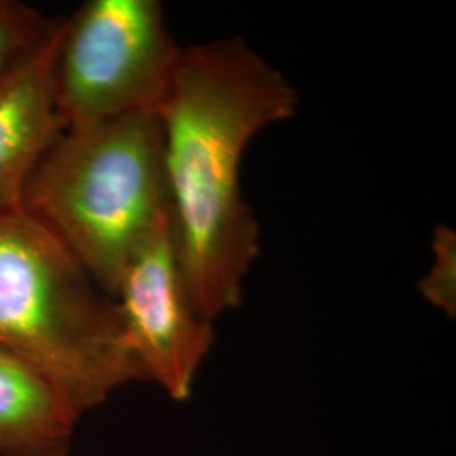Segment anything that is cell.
Here are the masks:
<instances>
[{
	"mask_svg": "<svg viewBox=\"0 0 456 456\" xmlns=\"http://www.w3.org/2000/svg\"><path fill=\"white\" fill-rule=\"evenodd\" d=\"M297 92L242 37L183 49L159 107L181 267L213 322L242 301L261 227L240 188L250 141L296 114Z\"/></svg>",
	"mask_w": 456,
	"mask_h": 456,
	"instance_id": "obj_1",
	"label": "cell"
},
{
	"mask_svg": "<svg viewBox=\"0 0 456 456\" xmlns=\"http://www.w3.org/2000/svg\"><path fill=\"white\" fill-rule=\"evenodd\" d=\"M0 348L77 418L146 380L114 299L22 210L0 213Z\"/></svg>",
	"mask_w": 456,
	"mask_h": 456,
	"instance_id": "obj_2",
	"label": "cell"
},
{
	"mask_svg": "<svg viewBox=\"0 0 456 456\" xmlns=\"http://www.w3.org/2000/svg\"><path fill=\"white\" fill-rule=\"evenodd\" d=\"M22 212L114 299L132 254L171 212L159 112L65 129L28 181Z\"/></svg>",
	"mask_w": 456,
	"mask_h": 456,
	"instance_id": "obj_3",
	"label": "cell"
},
{
	"mask_svg": "<svg viewBox=\"0 0 456 456\" xmlns=\"http://www.w3.org/2000/svg\"><path fill=\"white\" fill-rule=\"evenodd\" d=\"M183 49L158 0H90L68 19L54 66L65 129L159 110Z\"/></svg>",
	"mask_w": 456,
	"mask_h": 456,
	"instance_id": "obj_4",
	"label": "cell"
},
{
	"mask_svg": "<svg viewBox=\"0 0 456 456\" xmlns=\"http://www.w3.org/2000/svg\"><path fill=\"white\" fill-rule=\"evenodd\" d=\"M114 301L146 380L158 382L175 401H186L210 352L213 330L188 289L173 213L135 248Z\"/></svg>",
	"mask_w": 456,
	"mask_h": 456,
	"instance_id": "obj_5",
	"label": "cell"
},
{
	"mask_svg": "<svg viewBox=\"0 0 456 456\" xmlns=\"http://www.w3.org/2000/svg\"><path fill=\"white\" fill-rule=\"evenodd\" d=\"M66 20L0 80V213L22 210L28 181L65 131L54 100V66Z\"/></svg>",
	"mask_w": 456,
	"mask_h": 456,
	"instance_id": "obj_6",
	"label": "cell"
},
{
	"mask_svg": "<svg viewBox=\"0 0 456 456\" xmlns=\"http://www.w3.org/2000/svg\"><path fill=\"white\" fill-rule=\"evenodd\" d=\"M77 421L46 382L0 348V456H69Z\"/></svg>",
	"mask_w": 456,
	"mask_h": 456,
	"instance_id": "obj_7",
	"label": "cell"
},
{
	"mask_svg": "<svg viewBox=\"0 0 456 456\" xmlns=\"http://www.w3.org/2000/svg\"><path fill=\"white\" fill-rule=\"evenodd\" d=\"M58 20H48L31 7L0 0V80L37 48Z\"/></svg>",
	"mask_w": 456,
	"mask_h": 456,
	"instance_id": "obj_8",
	"label": "cell"
},
{
	"mask_svg": "<svg viewBox=\"0 0 456 456\" xmlns=\"http://www.w3.org/2000/svg\"><path fill=\"white\" fill-rule=\"evenodd\" d=\"M433 264L419 281L418 289L433 306L456 316V233L453 228L438 225L433 233Z\"/></svg>",
	"mask_w": 456,
	"mask_h": 456,
	"instance_id": "obj_9",
	"label": "cell"
}]
</instances>
